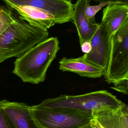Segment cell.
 <instances>
[{"label": "cell", "mask_w": 128, "mask_h": 128, "mask_svg": "<svg viewBox=\"0 0 128 128\" xmlns=\"http://www.w3.org/2000/svg\"><path fill=\"white\" fill-rule=\"evenodd\" d=\"M59 49L57 37L47 38L17 58L13 73L24 82L37 84L44 82L47 70Z\"/></svg>", "instance_id": "1"}, {"label": "cell", "mask_w": 128, "mask_h": 128, "mask_svg": "<svg viewBox=\"0 0 128 128\" xmlns=\"http://www.w3.org/2000/svg\"><path fill=\"white\" fill-rule=\"evenodd\" d=\"M48 31L34 27L17 14L14 22L0 36V64L18 58L38 44L47 38Z\"/></svg>", "instance_id": "2"}, {"label": "cell", "mask_w": 128, "mask_h": 128, "mask_svg": "<svg viewBox=\"0 0 128 128\" xmlns=\"http://www.w3.org/2000/svg\"><path fill=\"white\" fill-rule=\"evenodd\" d=\"M124 103L107 90H99L78 95H61L43 100L35 105L41 108H63L92 114L106 109H116Z\"/></svg>", "instance_id": "3"}, {"label": "cell", "mask_w": 128, "mask_h": 128, "mask_svg": "<svg viewBox=\"0 0 128 128\" xmlns=\"http://www.w3.org/2000/svg\"><path fill=\"white\" fill-rule=\"evenodd\" d=\"M31 112L41 128H83L89 125L92 114L63 108L31 106Z\"/></svg>", "instance_id": "4"}, {"label": "cell", "mask_w": 128, "mask_h": 128, "mask_svg": "<svg viewBox=\"0 0 128 128\" xmlns=\"http://www.w3.org/2000/svg\"><path fill=\"white\" fill-rule=\"evenodd\" d=\"M103 75L108 84L128 79V18L111 36L109 62Z\"/></svg>", "instance_id": "5"}, {"label": "cell", "mask_w": 128, "mask_h": 128, "mask_svg": "<svg viewBox=\"0 0 128 128\" xmlns=\"http://www.w3.org/2000/svg\"><path fill=\"white\" fill-rule=\"evenodd\" d=\"M7 7L11 6H31L49 12L55 24L70 22L73 16L74 4L66 0H2Z\"/></svg>", "instance_id": "6"}, {"label": "cell", "mask_w": 128, "mask_h": 128, "mask_svg": "<svg viewBox=\"0 0 128 128\" xmlns=\"http://www.w3.org/2000/svg\"><path fill=\"white\" fill-rule=\"evenodd\" d=\"M111 36L108 26L101 21L90 40L91 50L86 54L87 61L101 68L104 73L108 65Z\"/></svg>", "instance_id": "7"}, {"label": "cell", "mask_w": 128, "mask_h": 128, "mask_svg": "<svg viewBox=\"0 0 128 128\" xmlns=\"http://www.w3.org/2000/svg\"><path fill=\"white\" fill-rule=\"evenodd\" d=\"M31 106L17 102L6 103L4 111L12 128H41L32 116Z\"/></svg>", "instance_id": "8"}, {"label": "cell", "mask_w": 128, "mask_h": 128, "mask_svg": "<svg viewBox=\"0 0 128 128\" xmlns=\"http://www.w3.org/2000/svg\"><path fill=\"white\" fill-rule=\"evenodd\" d=\"M8 8L12 11H16L22 20L41 30L47 31L55 24L53 16L42 9L29 6H13Z\"/></svg>", "instance_id": "9"}, {"label": "cell", "mask_w": 128, "mask_h": 128, "mask_svg": "<svg viewBox=\"0 0 128 128\" xmlns=\"http://www.w3.org/2000/svg\"><path fill=\"white\" fill-rule=\"evenodd\" d=\"M59 69L63 72H70L88 78H100L103 75L101 68L86 60V54L77 58H64L60 60Z\"/></svg>", "instance_id": "10"}, {"label": "cell", "mask_w": 128, "mask_h": 128, "mask_svg": "<svg viewBox=\"0 0 128 128\" xmlns=\"http://www.w3.org/2000/svg\"><path fill=\"white\" fill-rule=\"evenodd\" d=\"M92 114L100 128H128V108L125 104L118 109L97 110Z\"/></svg>", "instance_id": "11"}, {"label": "cell", "mask_w": 128, "mask_h": 128, "mask_svg": "<svg viewBox=\"0 0 128 128\" xmlns=\"http://www.w3.org/2000/svg\"><path fill=\"white\" fill-rule=\"evenodd\" d=\"M86 0H77L74 4L72 20L76 26L80 45L85 41H90L99 24L90 23L85 18L84 10Z\"/></svg>", "instance_id": "12"}, {"label": "cell", "mask_w": 128, "mask_h": 128, "mask_svg": "<svg viewBox=\"0 0 128 128\" xmlns=\"http://www.w3.org/2000/svg\"><path fill=\"white\" fill-rule=\"evenodd\" d=\"M128 18V4H110L103 10L102 21L108 26L111 35Z\"/></svg>", "instance_id": "13"}, {"label": "cell", "mask_w": 128, "mask_h": 128, "mask_svg": "<svg viewBox=\"0 0 128 128\" xmlns=\"http://www.w3.org/2000/svg\"><path fill=\"white\" fill-rule=\"evenodd\" d=\"M17 14L0 5V36L14 22Z\"/></svg>", "instance_id": "14"}, {"label": "cell", "mask_w": 128, "mask_h": 128, "mask_svg": "<svg viewBox=\"0 0 128 128\" xmlns=\"http://www.w3.org/2000/svg\"><path fill=\"white\" fill-rule=\"evenodd\" d=\"M90 2V0H86L84 10V16L87 21L93 24L97 23L95 22V16L98 11L105 6L114 3L111 2H100L98 5L91 6Z\"/></svg>", "instance_id": "15"}, {"label": "cell", "mask_w": 128, "mask_h": 128, "mask_svg": "<svg viewBox=\"0 0 128 128\" xmlns=\"http://www.w3.org/2000/svg\"><path fill=\"white\" fill-rule=\"evenodd\" d=\"M8 100H0V128H12L7 118L4 111V108Z\"/></svg>", "instance_id": "16"}, {"label": "cell", "mask_w": 128, "mask_h": 128, "mask_svg": "<svg viewBox=\"0 0 128 128\" xmlns=\"http://www.w3.org/2000/svg\"><path fill=\"white\" fill-rule=\"evenodd\" d=\"M113 84L114 86L112 87V88L122 94H127L128 79L119 80Z\"/></svg>", "instance_id": "17"}, {"label": "cell", "mask_w": 128, "mask_h": 128, "mask_svg": "<svg viewBox=\"0 0 128 128\" xmlns=\"http://www.w3.org/2000/svg\"><path fill=\"white\" fill-rule=\"evenodd\" d=\"M80 45L82 52L85 54H88L91 52L92 46L90 41H85Z\"/></svg>", "instance_id": "18"}, {"label": "cell", "mask_w": 128, "mask_h": 128, "mask_svg": "<svg viewBox=\"0 0 128 128\" xmlns=\"http://www.w3.org/2000/svg\"><path fill=\"white\" fill-rule=\"evenodd\" d=\"M98 2H111L113 3H121L128 4V0H90Z\"/></svg>", "instance_id": "19"}, {"label": "cell", "mask_w": 128, "mask_h": 128, "mask_svg": "<svg viewBox=\"0 0 128 128\" xmlns=\"http://www.w3.org/2000/svg\"><path fill=\"white\" fill-rule=\"evenodd\" d=\"M92 128H100L98 123L93 119L90 124Z\"/></svg>", "instance_id": "20"}, {"label": "cell", "mask_w": 128, "mask_h": 128, "mask_svg": "<svg viewBox=\"0 0 128 128\" xmlns=\"http://www.w3.org/2000/svg\"><path fill=\"white\" fill-rule=\"evenodd\" d=\"M92 128L91 127V126H90V124L87 126H86V127H84V128Z\"/></svg>", "instance_id": "21"}, {"label": "cell", "mask_w": 128, "mask_h": 128, "mask_svg": "<svg viewBox=\"0 0 128 128\" xmlns=\"http://www.w3.org/2000/svg\"><path fill=\"white\" fill-rule=\"evenodd\" d=\"M66 0L68 1L71 2L72 0Z\"/></svg>", "instance_id": "22"}]
</instances>
